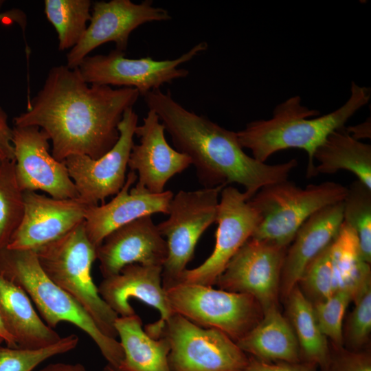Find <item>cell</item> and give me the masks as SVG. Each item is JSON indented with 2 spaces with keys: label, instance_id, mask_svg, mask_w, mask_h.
<instances>
[{
  "label": "cell",
  "instance_id": "6da1fadb",
  "mask_svg": "<svg viewBox=\"0 0 371 371\" xmlns=\"http://www.w3.org/2000/svg\"><path fill=\"white\" fill-rule=\"evenodd\" d=\"M139 95L134 88L89 84L78 68L59 65L49 70L27 111L14 118V126L45 131L59 161L74 155L98 159L117 142L124 112Z\"/></svg>",
  "mask_w": 371,
  "mask_h": 371
},
{
  "label": "cell",
  "instance_id": "7a4b0ae2",
  "mask_svg": "<svg viewBox=\"0 0 371 371\" xmlns=\"http://www.w3.org/2000/svg\"><path fill=\"white\" fill-rule=\"evenodd\" d=\"M170 134L176 150L186 155L204 188L237 183L251 199L262 188L286 180L297 166L295 159L278 164L260 162L246 154L237 132L226 129L203 115L183 107L167 91H150L143 96Z\"/></svg>",
  "mask_w": 371,
  "mask_h": 371
},
{
  "label": "cell",
  "instance_id": "3957f363",
  "mask_svg": "<svg viewBox=\"0 0 371 371\" xmlns=\"http://www.w3.org/2000/svg\"><path fill=\"white\" fill-rule=\"evenodd\" d=\"M370 99V89L352 82L348 100L337 109L317 117L319 112L302 105L299 95L277 105L268 120L249 122L237 132L241 146L264 162L284 149L299 148L308 155L307 177L316 175L314 153L334 131L345 126L348 120Z\"/></svg>",
  "mask_w": 371,
  "mask_h": 371
},
{
  "label": "cell",
  "instance_id": "277c9868",
  "mask_svg": "<svg viewBox=\"0 0 371 371\" xmlns=\"http://www.w3.org/2000/svg\"><path fill=\"white\" fill-rule=\"evenodd\" d=\"M0 275L23 289L49 327L54 329L62 322L75 325L91 338L108 364L120 367L124 352L120 341L103 334L86 311L47 276L35 251H0Z\"/></svg>",
  "mask_w": 371,
  "mask_h": 371
},
{
  "label": "cell",
  "instance_id": "5b68a950",
  "mask_svg": "<svg viewBox=\"0 0 371 371\" xmlns=\"http://www.w3.org/2000/svg\"><path fill=\"white\" fill-rule=\"evenodd\" d=\"M96 249L82 223L35 251L47 276L86 311L103 334L116 339L119 316L100 297L91 275Z\"/></svg>",
  "mask_w": 371,
  "mask_h": 371
},
{
  "label": "cell",
  "instance_id": "8992f818",
  "mask_svg": "<svg viewBox=\"0 0 371 371\" xmlns=\"http://www.w3.org/2000/svg\"><path fill=\"white\" fill-rule=\"evenodd\" d=\"M346 193V187L332 181L302 188L286 179L265 186L250 199L261 218L251 238L288 247L310 216L343 201Z\"/></svg>",
  "mask_w": 371,
  "mask_h": 371
},
{
  "label": "cell",
  "instance_id": "52a82bcc",
  "mask_svg": "<svg viewBox=\"0 0 371 371\" xmlns=\"http://www.w3.org/2000/svg\"><path fill=\"white\" fill-rule=\"evenodd\" d=\"M166 291L175 313L201 327L218 329L236 343L263 316L260 304L247 293L181 282Z\"/></svg>",
  "mask_w": 371,
  "mask_h": 371
},
{
  "label": "cell",
  "instance_id": "ba28073f",
  "mask_svg": "<svg viewBox=\"0 0 371 371\" xmlns=\"http://www.w3.org/2000/svg\"><path fill=\"white\" fill-rule=\"evenodd\" d=\"M223 186L180 190L169 205V218L157 225L166 238L168 257L162 267V285L166 290L178 283L194 256L204 232L216 221L220 194Z\"/></svg>",
  "mask_w": 371,
  "mask_h": 371
},
{
  "label": "cell",
  "instance_id": "9c48e42d",
  "mask_svg": "<svg viewBox=\"0 0 371 371\" xmlns=\"http://www.w3.org/2000/svg\"><path fill=\"white\" fill-rule=\"evenodd\" d=\"M162 336L170 345V371H243L249 356L223 332L196 325L174 313Z\"/></svg>",
  "mask_w": 371,
  "mask_h": 371
},
{
  "label": "cell",
  "instance_id": "30bf717a",
  "mask_svg": "<svg viewBox=\"0 0 371 371\" xmlns=\"http://www.w3.org/2000/svg\"><path fill=\"white\" fill-rule=\"evenodd\" d=\"M207 49V43L202 41L175 59L161 60L150 56L128 58L124 52L114 49L107 55L87 56L78 69L89 84L134 88L143 96L165 83L188 76L189 71L179 66Z\"/></svg>",
  "mask_w": 371,
  "mask_h": 371
},
{
  "label": "cell",
  "instance_id": "8fae6325",
  "mask_svg": "<svg viewBox=\"0 0 371 371\" xmlns=\"http://www.w3.org/2000/svg\"><path fill=\"white\" fill-rule=\"evenodd\" d=\"M260 221L258 212L244 192L232 186L224 187L218 207L214 250L199 267L186 269L178 283L214 285L232 257L252 236Z\"/></svg>",
  "mask_w": 371,
  "mask_h": 371
},
{
  "label": "cell",
  "instance_id": "7c38bea8",
  "mask_svg": "<svg viewBox=\"0 0 371 371\" xmlns=\"http://www.w3.org/2000/svg\"><path fill=\"white\" fill-rule=\"evenodd\" d=\"M137 122V114L133 107L128 108L117 126L119 139L109 151L98 159L74 155L63 161L76 186L78 199L88 206L98 205L100 201L104 203L124 185Z\"/></svg>",
  "mask_w": 371,
  "mask_h": 371
},
{
  "label": "cell",
  "instance_id": "4fadbf2b",
  "mask_svg": "<svg viewBox=\"0 0 371 371\" xmlns=\"http://www.w3.org/2000/svg\"><path fill=\"white\" fill-rule=\"evenodd\" d=\"M287 247L250 238L232 257L215 284L219 289L247 293L263 312L279 306L280 280Z\"/></svg>",
  "mask_w": 371,
  "mask_h": 371
},
{
  "label": "cell",
  "instance_id": "5bb4252c",
  "mask_svg": "<svg viewBox=\"0 0 371 371\" xmlns=\"http://www.w3.org/2000/svg\"><path fill=\"white\" fill-rule=\"evenodd\" d=\"M171 18L167 10L154 6L150 0L139 3L130 0L96 1L83 36L67 55V66L78 68L89 52L109 42L115 43V49L125 52L131 32L139 26Z\"/></svg>",
  "mask_w": 371,
  "mask_h": 371
},
{
  "label": "cell",
  "instance_id": "9a60e30c",
  "mask_svg": "<svg viewBox=\"0 0 371 371\" xmlns=\"http://www.w3.org/2000/svg\"><path fill=\"white\" fill-rule=\"evenodd\" d=\"M49 138L37 126L12 128L16 175L21 190L43 191L54 199H77L78 192L63 161L49 153Z\"/></svg>",
  "mask_w": 371,
  "mask_h": 371
},
{
  "label": "cell",
  "instance_id": "2e32d148",
  "mask_svg": "<svg viewBox=\"0 0 371 371\" xmlns=\"http://www.w3.org/2000/svg\"><path fill=\"white\" fill-rule=\"evenodd\" d=\"M22 221L6 248L34 250L64 236L85 221L87 204L79 199H58L36 192H23Z\"/></svg>",
  "mask_w": 371,
  "mask_h": 371
},
{
  "label": "cell",
  "instance_id": "e0dca14e",
  "mask_svg": "<svg viewBox=\"0 0 371 371\" xmlns=\"http://www.w3.org/2000/svg\"><path fill=\"white\" fill-rule=\"evenodd\" d=\"M161 273V267L131 264L104 278L98 287L100 297L119 317L135 314L129 303L131 298L157 309L160 319L144 328L154 339L162 337L165 322L175 313L162 285Z\"/></svg>",
  "mask_w": 371,
  "mask_h": 371
},
{
  "label": "cell",
  "instance_id": "ac0fdd59",
  "mask_svg": "<svg viewBox=\"0 0 371 371\" xmlns=\"http://www.w3.org/2000/svg\"><path fill=\"white\" fill-rule=\"evenodd\" d=\"M166 240L151 215L142 216L111 232L96 249L104 278L115 276L126 266L139 264L163 267L168 257Z\"/></svg>",
  "mask_w": 371,
  "mask_h": 371
},
{
  "label": "cell",
  "instance_id": "d6986e66",
  "mask_svg": "<svg viewBox=\"0 0 371 371\" xmlns=\"http://www.w3.org/2000/svg\"><path fill=\"white\" fill-rule=\"evenodd\" d=\"M165 131L157 114L148 109L142 124L135 128L139 143L133 144L128 162L137 174V183L155 194L164 192L167 182L191 165L186 155L168 144Z\"/></svg>",
  "mask_w": 371,
  "mask_h": 371
},
{
  "label": "cell",
  "instance_id": "ffe728a7",
  "mask_svg": "<svg viewBox=\"0 0 371 371\" xmlns=\"http://www.w3.org/2000/svg\"><path fill=\"white\" fill-rule=\"evenodd\" d=\"M137 179L136 172L131 170L124 185L111 201L87 207L83 225L88 238L96 248L111 232L134 220L156 213L168 214L173 193L170 190L152 193L138 183L132 187Z\"/></svg>",
  "mask_w": 371,
  "mask_h": 371
},
{
  "label": "cell",
  "instance_id": "44dd1931",
  "mask_svg": "<svg viewBox=\"0 0 371 371\" xmlns=\"http://www.w3.org/2000/svg\"><path fill=\"white\" fill-rule=\"evenodd\" d=\"M343 201L310 216L287 247L281 271L280 297L284 300L297 284L310 262L337 236L343 224Z\"/></svg>",
  "mask_w": 371,
  "mask_h": 371
},
{
  "label": "cell",
  "instance_id": "7402d4cb",
  "mask_svg": "<svg viewBox=\"0 0 371 371\" xmlns=\"http://www.w3.org/2000/svg\"><path fill=\"white\" fill-rule=\"evenodd\" d=\"M0 317L18 348L37 349L52 345L61 337L36 312L27 294L0 275Z\"/></svg>",
  "mask_w": 371,
  "mask_h": 371
},
{
  "label": "cell",
  "instance_id": "603a6c76",
  "mask_svg": "<svg viewBox=\"0 0 371 371\" xmlns=\"http://www.w3.org/2000/svg\"><path fill=\"white\" fill-rule=\"evenodd\" d=\"M236 344L246 354L260 361H302L295 333L279 306L264 311L261 320Z\"/></svg>",
  "mask_w": 371,
  "mask_h": 371
},
{
  "label": "cell",
  "instance_id": "cb8c5ba5",
  "mask_svg": "<svg viewBox=\"0 0 371 371\" xmlns=\"http://www.w3.org/2000/svg\"><path fill=\"white\" fill-rule=\"evenodd\" d=\"M115 327L124 352L120 369L123 371H170L168 339L164 336L154 339L148 335L136 313L118 317Z\"/></svg>",
  "mask_w": 371,
  "mask_h": 371
},
{
  "label": "cell",
  "instance_id": "d4e9b609",
  "mask_svg": "<svg viewBox=\"0 0 371 371\" xmlns=\"http://www.w3.org/2000/svg\"><path fill=\"white\" fill-rule=\"evenodd\" d=\"M316 175L345 170L371 190V146L353 138L346 127L332 132L314 153Z\"/></svg>",
  "mask_w": 371,
  "mask_h": 371
},
{
  "label": "cell",
  "instance_id": "484cf974",
  "mask_svg": "<svg viewBox=\"0 0 371 371\" xmlns=\"http://www.w3.org/2000/svg\"><path fill=\"white\" fill-rule=\"evenodd\" d=\"M331 260L335 293L347 292L353 302L371 282L370 264L362 257L357 234L344 222L331 243Z\"/></svg>",
  "mask_w": 371,
  "mask_h": 371
},
{
  "label": "cell",
  "instance_id": "4316f807",
  "mask_svg": "<svg viewBox=\"0 0 371 371\" xmlns=\"http://www.w3.org/2000/svg\"><path fill=\"white\" fill-rule=\"evenodd\" d=\"M287 319L296 336L302 361L324 366L330 354V345L317 322L313 304L296 285L285 298Z\"/></svg>",
  "mask_w": 371,
  "mask_h": 371
},
{
  "label": "cell",
  "instance_id": "83f0119b",
  "mask_svg": "<svg viewBox=\"0 0 371 371\" xmlns=\"http://www.w3.org/2000/svg\"><path fill=\"white\" fill-rule=\"evenodd\" d=\"M89 0H45V13L58 34V49L75 47L83 36L91 17Z\"/></svg>",
  "mask_w": 371,
  "mask_h": 371
},
{
  "label": "cell",
  "instance_id": "f1b7e54d",
  "mask_svg": "<svg viewBox=\"0 0 371 371\" xmlns=\"http://www.w3.org/2000/svg\"><path fill=\"white\" fill-rule=\"evenodd\" d=\"M24 213L23 192L16 175L15 162L0 165V251L6 248Z\"/></svg>",
  "mask_w": 371,
  "mask_h": 371
},
{
  "label": "cell",
  "instance_id": "f546056e",
  "mask_svg": "<svg viewBox=\"0 0 371 371\" xmlns=\"http://www.w3.org/2000/svg\"><path fill=\"white\" fill-rule=\"evenodd\" d=\"M343 203V222L357 234L362 257L370 264L371 190L355 181L347 188Z\"/></svg>",
  "mask_w": 371,
  "mask_h": 371
},
{
  "label": "cell",
  "instance_id": "4dcf8cb0",
  "mask_svg": "<svg viewBox=\"0 0 371 371\" xmlns=\"http://www.w3.org/2000/svg\"><path fill=\"white\" fill-rule=\"evenodd\" d=\"M78 343L79 337L71 334L52 345L37 349L0 346V371H32L46 359L72 350Z\"/></svg>",
  "mask_w": 371,
  "mask_h": 371
},
{
  "label": "cell",
  "instance_id": "1f68e13d",
  "mask_svg": "<svg viewBox=\"0 0 371 371\" xmlns=\"http://www.w3.org/2000/svg\"><path fill=\"white\" fill-rule=\"evenodd\" d=\"M331 243L310 262L297 284L312 304L326 300L335 293Z\"/></svg>",
  "mask_w": 371,
  "mask_h": 371
},
{
  "label": "cell",
  "instance_id": "d6a6232c",
  "mask_svg": "<svg viewBox=\"0 0 371 371\" xmlns=\"http://www.w3.org/2000/svg\"><path fill=\"white\" fill-rule=\"evenodd\" d=\"M353 302L355 306L343 334V345L350 350L361 351L368 349L371 332V282L363 287Z\"/></svg>",
  "mask_w": 371,
  "mask_h": 371
},
{
  "label": "cell",
  "instance_id": "836d02e7",
  "mask_svg": "<svg viewBox=\"0 0 371 371\" xmlns=\"http://www.w3.org/2000/svg\"><path fill=\"white\" fill-rule=\"evenodd\" d=\"M352 301L350 293L337 291L323 302L313 304L314 313L322 333L330 339L331 344L344 346L343 319Z\"/></svg>",
  "mask_w": 371,
  "mask_h": 371
},
{
  "label": "cell",
  "instance_id": "e575fe53",
  "mask_svg": "<svg viewBox=\"0 0 371 371\" xmlns=\"http://www.w3.org/2000/svg\"><path fill=\"white\" fill-rule=\"evenodd\" d=\"M317 371H371L370 349L353 351L333 344L326 365Z\"/></svg>",
  "mask_w": 371,
  "mask_h": 371
},
{
  "label": "cell",
  "instance_id": "d590c367",
  "mask_svg": "<svg viewBox=\"0 0 371 371\" xmlns=\"http://www.w3.org/2000/svg\"><path fill=\"white\" fill-rule=\"evenodd\" d=\"M317 368L316 365L304 361L267 362L249 356V362L243 371H317Z\"/></svg>",
  "mask_w": 371,
  "mask_h": 371
},
{
  "label": "cell",
  "instance_id": "8d00e7d4",
  "mask_svg": "<svg viewBox=\"0 0 371 371\" xmlns=\"http://www.w3.org/2000/svg\"><path fill=\"white\" fill-rule=\"evenodd\" d=\"M14 160L12 128L8 123L6 112L0 106V165Z\"/></svg>",
  "mask_w": 371,
  "mask_h": 371
},
{
  "label": "cell",
  "instance_id": "74e56055",
  "mask_svg": "<svg viewBox=\"0 0 371 371\" xmlns=\"http://www.w3.org/2000/svg\"><path fill=\"white\" fill-rule=\"evenodd\" d=\"M0 22L5 24L17 23L22 31L25 32L27 25V17L20 9L13 8L0 13Z\"/></svg>",
  "mask_w": 371,
  "mask_h": 371
},
{
  "label": "cell",
  "instance_id": "f35d334b",
  "mask_svg": "<svg viewBox=\"0 0 371 371\" xmlns=\"http://www.w3.org/2000/svg\"><path fill=\"white\" fill-rule=\"evenodd\" d=\"M349 134L355 139H370V118L363 123L346 128Z\"/></svg>",
  "mask_w": 371,
  "mask_h": 371
},
{
  "label": "cell",
  "instance_id": "ab89813d",
  "mask_svg": "<svg viewBox=\"0 0 371 371\" xmlns=\"http://www.w3.org/2000/svg\"><path fill=\"white\" fill-rule=\"evenodd\" d=\"M39 371H87L81 363H56L49 364Z\"/></svg>",
  "mask_w": 371,
  "mask_h": 371
},
{
  "label": "cell",
  "instance_id": "60d3db41",
  "mask_svg": "<svg viewBox=\"0 0 371 371\" xmlns=\"http://www.w3.org/2000/svg\"><path fill=\"white\" fill-rule=\"evenodd\" d=\"M0 338L3 339L8 347L18 348L17 344L13 336L8 331L0 317Z\"/></svg>",
  "mask_w": 371,
  "mask_h": 371
},
{
  "label": "cell",
  "instance_id": "b9f144b4",
  "mask_svg": "<svg viewBox=\"0 0 371 371\" xmlns=\"http://www.w3.org/2000/svg\"><path fill=\"white\" fill-rule=\"evenodd\" d=\"M104 371H123L121 369L118 368H116V367H114L113 366H111L109 364H107L104 368Z\"/></svg>",
  "mask_w": 371,
  "mask_h": 371
},
{
  "label": "cell",
  "instance_id": "7bdbcfd3",
  "mask_svg": "<svg viewBox=\"0 0 371 371\" xmlns=\"http://www.w3.org/2000/svg\"><path fill=\"white\" fill-rule=\"evenodd\" d=\"M4 2H5L4 1L0 0V11L1 10L3 5L4 4Z\"/></svg>",
  "mask_w": 371,
  "mask_h": 371
},
{
  "label": "cell",
  "instance_id": "ee69618b",
  "mask_svg": "<svg viewBox=\"0 0 371 371\" xmlns=\"http://www.w3.org/2000/svg\"><path fill=\"white\" fill-rule=\"evenodd\" d=\"M3 339H1L0 338V345H1V343H3Z\"/></svg>",
  "mask_w": 371,
  "mask_h": 371
}]
</instances>
